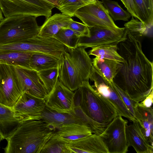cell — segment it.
Returning <instances> with one entry per match:
<instances>
[{
    "label": "cell",
    "mask_w": 153,
    "mask_h": 153,
    "mask_svg": "<svg viewBox=\"0 0 153 153\" xmlns=\"http://www.w3.org/2000/svg\"><path fill=\"white\" fill-rule=\"evenodd\" d=\"M70 153H108L105 145L99 135H91L65 144Z\"/></svg>",
    "instance_id": "2e32d148"
},
{
    "label": "cell",
    "mask_w": 153,
    "mask_h": 153,
    "mask_svg": "<svg viewBox=\"0 0 153 153\" xmlns=\"http://www.w3.org/2000/svg\"><path fill=\"white\" fill-rule=\"evenodd\" d=\"M33 53L19 51L0 52V62L30 69V60Z\"/></svg>",
    "instance_id": "603a6c76"
},
{
    "label": "cell",
    "mask_w": 153,
    "mask_h": 153,
    "mask_svg": "<svg viewBox=\"0 0 153 153\" xmlns=\"http://www.w3.org/2000/svg\"><path fill=\"white\" fill-rule=\"evenodd\" d=\"M126 33V39L117 45L124 62H120L113 82L132 100L139 102L153 90V62L144 53L137 37Z\"/></svg>",
    "instance_id": "6da1fadb"
},
{
    "label": "cell",
    "mask_w": 153,
    "mask_h": 153,
    "mask_svg": "<svg viewBox=\"0 0 153 153\" xmlns=\"http://www.w3.org/2000/svg\"><path fill=\"white\" fill-rule=\"evenodd\" d=\"M3 15L2 14V13L1 11L0 10V22L2 19H3L4 18V17H3Z\"/></svg>",
    "instance_id": "74e56055"
},
{
    "label": "cell",
    "mask_w": 153,
    "mask_h": 153,
    "mask_svg": "<svg viewBox=\"0 0 153 153\" xmlns=\"http://www.w3.org/2000/svg\"><path fill=\"white\" fill-rule=\"evenodd\" d=\"M115 88L123 102L132 115L137 120V103L132 100L128 96L115 84Z\"/></svg>",
    "instance_id": "d6a6232c"
},
{
    "label": "cell",
    "mask_w": 153,
    "mask_h": 153,
    "mask_svg": "<svg viewBox=\"0 0 153 153\" xmlns=\"http://www.w3.org/2000/svg\"><path fill=\"white\" fill-rule=\"evenodd\" d=\"M126 134L129 146H132L137 153H153V146L149 143L143 134L137 120L126 125Z\"/></svg>",
    "instance_id": "e0dca14e"
},
{
    "label": "cell",
    "mask_w": 153,
    "mask_h": 153,
    "mask_svg": "<svg viewBox=\"0 0 153 153\" xmlns=\"http://www.w3.org/2000/svg\"><path fill=\"white\" fill-rule=\"evenodd\" d=\"M53 37L67 47L71 48L77 47L80 38L73 30L65 27L62 28Z\"/></svg>",
    "instance_id": "f546056e"
},
{
    "label": "cell",
    "mask_w": 153,
    "mask_h": 153,
    "mask_svg": "<svg viewBox=\"0 0 153 153\" xmlns=\"http://www.w3.org/2000/svg\"><path fill=\"white\" fill-rule=\"evenodd\" d=\"M138 20L152 29L153 0H134Z\"/></svg>",
    "instance_id": "d4e9b609"
},
{
    "label": "cell",
    "mask_w": 153,
    "mask_h": 153,
    "mask_svg": "<svg viewBox=\"0 0 153 153\" xmlns=\"http://www.w3.org/2000/svg\"><path fill=\"white\" fill-rule=\"evenodd\" d=\"M93 68L92 61L83 47H66L59 59L58 79L73 91L83 82L89 81Z\"/></svg>",
    "instance_id": "3957f363"
},
{
    "label": "cell",
    "mask_w": 153,
    "mask_h": 153,
    "mask_svg": "<svg viewBox=\"0 0 153 153\" xmlns=\"http://www.w3.org/2000/svg\"><path fill=\"white\" fill-rule=\"evenodd\" d=\"M153 90L142 101L138 102V105L141 107H150L153 104Z\"/></svg>",
    "instance_id": "d590c367"
},
{
    "label": "cell",
    "mask_w": 153,
    "mask_h": 153,
    "mask_svg": "<svg viewBox=\"0 0 153 153\" xmlns=\"http://www.w3.org/2000/svg\"><path fill=\"white\" fill-rule=\"evenodd\" d=\"M120 62L96 57L92 59L93 67L108 82H113Z\"/></svg>",
    "instance_id": "7402d4cb"
},
{
    "label": "cell",
    "mask_w": 153,
    "mask_h": 153,
    "mask_svg": "<svg viewBox=\"0 0 153 153\" xmlns=\"http://www.w3.org/2000/svg\"><path fill=\"white\" fill-rule=\"evenodd\" d=\"M74 16L88 27L108 29L117 32H123L125 29L116 25L102 1L98 0L80 8Z\"/></svg>",
    "instance_id": "52a82bcc"
},
{
    "label": "cell",
    "mask_w": 153,
    "mask_h": 153,
    "mask_svg": "<svg viewBox=\"0 0 153 153\" xmlns=\"http://www.w3.org/2000/svg\"><path fill=\"white\" fill-rule=\"evenodd\" d=\"M75 91V105L94 120L108 124L118 115L114 106L90 85L89 81L83 82Z\"/></svg>",
    "instance_id": "277c9868"
},
{
    "label": "cell",
    "mask_w": 153,
    "mask_h": 153,
    "mask_svg": "<svg viewBox=\"0 0 153 153\" xmlns=\"http://www.w3.org/2000/svg\"><path fill=\"white\" fill-rule=\"evenodd\" d=\"M53 5L55 7L57 8L59 4V0H44Z\"/></svg>",
    "instance_id": "8d00e7d4"
},
{
    "label": "cell",
    "mask_w": 153,
    "mask_h": 153,
    "mask_svg": "<svg viewBox=\"0 0 153 153\" xmlns=\"http://www.w3.org/2000/svg\"><path fill=\"white\" fill-rule=\"evenodd\" d=\"M46 105L44 99L24 92L12 109L15 116L21 122L40 115Z\"/></svg>",
    "instance_id": "4fadbf2b"
},
{
    "label": "cell",
    "mask_w": 153,
    "mask_h": 153,
    "mask_svg": "<svg viewBox=\"0 0 153 153\" xmlns=\"http://www.w3.org/2000/svg\"><path fill=\"white\" fill-rule=\"evenodd\" d=\"M75 93L58 79L54 88L44 99L46 106L59 112L75 111Z\"/></svg>",
    "instance_id": "7c38bea8"
},
{
    "label": "cell",
    "mask_w": 153,
    "mask_h": 153,
    "mask_svg": "<svg viewBox=\"0 0 153 153\" xmlns=\"http://www.w3.org/2000/svg\"><path fill=\"white\" fill-rule=\"evenodd\" d=\"M72 30L79 36H88L89 30L88 27L84 24L78 22L74 20L70 22L66 27Z\"/></svg>",
    "instance_id": "836d02e7"
},
{
    "label": "cell",
    "mask_w": 153,
    "mask_h": 153,
    "mask_svg": "<svg viewBox=\"0 0 153 153\" xmlns=\"http://www.w3.org/2000/svg\"><path fill=\"white\" fill-rule=\"evenodd\" d=\"M23 93L15 66L0 62V103L12 108Z\"/></svg>",
    "instance_id": "ba28073f"
},
{
    "label": "cell",
    "mask_w": 153,
    "mask_h": 153,
    "mask_svg": "<svg viewBox=\"0 0 153 153\" xmlns=\"http://www.w3.org/2000/svg\"><path fill=\"white\" fill-rule=\"evenodd\" d=\"M21 122L15 116L12 108L0 103V136L2 140L10 136Z\"/></svg>",
    "instance_id": "ffe728a7"
},
{
    "label": "cell",
    "mask_w": 153,
    "mask_h": 153,
    "mask_svg": "<svg viewBox=\"0 0 153 153\" xmlns=\"http://www.w3.org/2000/svg\"><path fill=\"white\" fill-rule=\"evenodd\" d=\"M134 18L132 16L131 19L124 24L126 32L137 37L145 36L152 37V29L149 28L139 20Z\"/></svg>",
    "instance_id": "f1b7e54d"
},
{
    "label": "cell",
    "mask_w": 153,
    "mask_h": 153,
    "mask_svg": "<svg viewBox=\"0 0 153 153\" xmlns=\"http://www.w3.org/2000/svg\"><path fill=\"white\" fill-rule=\"evenodd\" d=\"M65 143L53 136L45 144L40 153H70Z\"/></svg>",
    "instance_id": "1f68e13d"
},
{
    "label": "cell",
    "mask_w": 153,
    "mask_h": 153,
    "mask_svg": "<svg viewBox=\"0 0 153 153\" xmlns=\"http://www.w3.org/2000/svg\"><path fill=\"white\" fill-rule=\"evenodd\" d=\"M36 17L17 15L4 18L0 22V45L23 42L38 35Z\"/></svg>",
    "instance_id": "5b68a950"
},
{
    "label": "cell",
    "mask_w": 153,
    "mask_h": 153,
    "mask_svg": "<svg viewBox=\"0 0 153 153\" xmlns=\"http://www.w3.org/2000/svg\"><path fill=\"white\" fill-rule=\"evenodd\" d=\"M96 0H59L57 8L63 14L72 17L81 7Z\"/></svg>",
    "instance_id": "4316f807"
},
{
    "label": "cell",
    "mask_w": 153,
    "mask_h": 153,
    "mask_svg": "<svg viewBox=\"0 0 153 153\" xmlns=\"http://www.w3.org/2000/svg\"><path fill=\"white\" fill-rule=\"evenodd\" d=\"M105 8L111 17L115 21H128L131 16L127 11L124 10L117 1L111 0H101Z\"/></svg>",
    "instance_id": "83f0119b"
},
{
    "label": "cell",
    "mask_w": 153,
    "mask_h": 153,
    "mask_svg": "<svg viewBox=\"0 0 153 153\" xmlns=\"http://www.w3.org/2000/svg\"><path fill=\"white\" fill-rule=\"evenodd\" d=\"M128 121L118 115L107 126L99 135L108 153H126L129 146L126 134Z\"/></svg>",
    "instance_id": "9c48e42d"
},
{
    "label": "cell",
    "mask_w": 153,
    "mask_h": 153,
    "mask_svg": "<svg viewBox=\"0 0 153 153\" xmlns=\"http://www.w3.org/2000/svg\"><path fill=\"white\" fill-rule=\"evenodd\" d=\"M38 73L48 94L53 88L58 79V67L41 71Z\"/></svg>",
    "instance_id": "4dcf8cb0"
},
{
    "label": "cell",
    "mask_w": 153,
    "mask_h": 153,
    "mask_svg": "<svg viewBox=\"0 0 153 153\" xmlns=\"http://www.w3.org/2000/svg\"><path fill=\"white\" fill-rule=\"evenodd\" d=\"M136 105L137 120L142 131L150 144L153 143V109L152 107H145Z\"/></svg>",
    "instance_id": "44dd1931"
},
{
    "label": "cell",
    "mask_w": 153,
    "mask_h": 153,
    "mask_svg": "<svg viewBox=\"0 0 153 153\" xmlns=\"http://www.w3.org/2000/svg\"><path fill=\"white\" fill-rule=\"evenodd\" d=\"M92 134L86 126L71 123L62 125L55 128L52 136L66 143Z\"/></svg>",
    "instance_id": "ac0fdd59"
},
{
    "label": "cell",
    "mask_w": 153,
    "mask_h": 153,
    "mask_svg": "<svg viewBox=\"0 0 153 153\" xmlns=\"http://www.w3.org/2000/svg\"><path fill=\"white\" fill-rule=\"evenodd\" d=\"M89 79L94 81L92 85L100 95L114 106L118 115L133 121L137 120L128 111L116 90L114 82H108L93 67Z\"/></svg>",
    "instance_id": "30bf717a"
},
{
    "label": "cell",
    "mask_w": 153,
    "mask_h": 153,
    "mask_svg": "<svg viewBox=\"0 0 153 153\" xmlns=\"http://www.w3.org/2000/svg\"><path fill=\"white\" fill-rule=\"evenodd\" d=\"M117 49V45H101L92 48L88 53L89 55L123 62L124 59L118 53Z\"/></svg>",
    "instance_id": "484cf974"
},
{
    "label": "cell",
    "mask_w": 153,
    "mask_h": 153,
    "mask_svg": "<svg viewBox=\"0 0 153 153\" xmlns=\"http://www.w3.org/2000/svg\"><path fill=\"white\" fill-rule=\"evenodd\" d=\"M23 92L45 99L48 93L42 82L38 72L31 69L14 66Z\"/></svg>",
    "instance_id": "9a60e30c"
},
{
    "label": "cell",
    "mask_w": 153,
    "mask_h": 153,
    "mask_svg": "<svg viewBox=\"0 0 153 153\" xmlns=\"http://www.w3.org/2000/svg\"><path fill=\"white\" fill-rule=\"evenodd\" d=\"M54 129L39 115L23 120L5 139L7 144L3 149L4 153H40Z\"/></svg>",
    "instance_id": "7a4b0ae2"
},
{
    "label": "cell",
    "mask_w": 153,
    "mask_h": 153,
    "mask_svg": "<svg viewBox=\"0 0 153 153\" xmlns=\"http://www.w3.org/2000/svg\"><path fill=\"white\" fill-rule=\"evenodd\" d=\"M88 28L89 36L80 37L77 47H82L85 49L103 45H118L126 38L127 33L125 29L123 32H117L108 29Z\"/></svg>",
    "instance_id": "8fae6325"
},
{
    "label": "cell",
    "mask_w": 153,
    "mask_h": 153,
    "mask_svg": "<svg viewBox=\"0 0 153 153\" xmlns=\"http://www.w3.org/2000/svg\"><path fill=\"white\" fill-rule=\"evenodd\" d=\"M73 20L71 17L62 13H55L46 19L40 26L38 35L43 37H53L62 28L66 27Z\"/></svg>",
    "instance_id": "d6986e66"
},
{
    "label": "cell",
    "mask_w": 153,
    "mask_h": 153,
    "mask_svg": "<svg viewBox=\"0 0 153 153\" xmlns=\"http://www.w3.org/2000/svg\"><path fill=\"white\" fill-rule=\"evenodd\" d=\"M74 110L75 111L74 112H59L46 105L39 115L41 118L54 129L62 125L71 123L82 124L87 126L86 120L88 117L79 105H75Z\"/></svg>",
    "instance_id": "5bb4252c"
},
{
    "label": "cell",
    "mask_w": 153,
    "mask_h": 153,
    "mask_svg": "<svg viewBox=\"0 0 153 153\" xmlns=\"http://www.w3.org/2000/svg\"><path fill=\"white\" fill-rule=\"evenodd\" d=\"M54 7L44 0H0V10L5 18L26 15L44 16L47 19L51 16L52 10Z\"/></svg>",
    "instance_id": "8992f818"
},
{
    "label": "cell",
    "mask_w": 153,
    "mask_h": 153,
    "mask_svg": "<svg viewBox=\"0 0 153 153\" xmlns=\"http://www.w3.org/2000/svg\"><path fill=\"white\" fill-rule=\"evenodd\" d=\"M59 59L50 55L34 52L30 57L29 66L31 69L39 72L51 68H58Z\"/></svg>",
    "instance_id": "cb8c5ba5"
},
{
    "label": "cell",
    "mask_w": 153,
    "mask_h": 153,
    "mask_svg": "<svg viewBox=\"0 0 153 153\" xmlns=\"http://www.w3.org/2000/svg\"><path fill=\"white\" fill-rule=\"evenodd\" d=\"M131 16L138 19L134 0H120Z\"/></svg>",
    "instance_id": "e575fe53"
}]
</instances>
